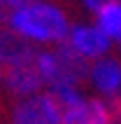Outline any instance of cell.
I'll use <instances>...</instances> for the list:
<instances>
[{
    "mask_svg": "<svg viewBox=\"0 0 121 124\" xmlns=\"http://www.w3.org/2000/svg\"><path fill=\"white\" fill-rule=\"evenodd\" d=\"M77 59L86 63H93L102 56L112 54V42L100 28L95 26V21H72V28L67 33L65 42H63Z\"/></svg>",
    "mask_w": 121,
    "mask_h": 124,
    "instance_id": "obj_4",
    "label": "cell"
},
{
    "mask_svg": "<svg viewBox=\"0 0 121 124\" xmlns=\"http://www.w3.org/2000/svg\"><path fill=\"white\" fill-rule=\"evenodd\" d=\"M63 110V124H121V103H109L79 87L51 91Z\"/></svg>",
    "mask_w": 121,
    "mask_h": 124,
    "instance_id": "obj_2",
    "label": "cell"
},
{
    "mask_svg": "<svg viewBox=\"0 0 121 124\" xmlns=\"http://www.w3.org/2000/svg\"><path fill=\"white\" fill-rule=\"evenodd\" d=\"M33 52H35L33 47H28L26 42H21L14 33H9L0 23V66L2 68L21 61V59H26V56H30Z\"/></svg>",
    "mask_w": 121,
    "mask_h": 124,
    "instance_id": "obj_9",
    "label": "cell"
},
{
    "mask_svg": "<svg viewBox=\"0 0 121 124\" xmlns=\"http://www.w3.org/2000/svg\"><path fill=\"white\" fill-rule=\"evenodd\" d=\"M37 68L47 91L65 89V87L81 89V84L86 82L88 63L77 59L65 45H60L54 49H37Z\"/></svg>",
    "mask_w": 121,
    "mask_h": 124,
    "instance_id": "obj_3",
    "label": "cell"
},
{
    "mask_svg": "<svg viewBox=\"0 0 121 124\" xmlns=\"http://www.w3.org/2000/svg\"><path fill=\"white\" fill-rule=\"evenodd\" d=\"M0 91H5V68L0 66Z\"/></svg>",
    "mask_w": 121,
    "mask_h": 124,
    "instance_id": "obj_12",
    "label": "cell"
},
{
    "mask_svg": "<svg viewBox=\"0 0 121 124\" xmlns=\"http://www.w3.org/2000/svg\"><path fill=\"white\" fill-rule=\"evenodd\" d=\"M9 124H63V110L51 91H40L14 101Z\"/></svg>",
    "mask_w": 121,
    "mask_h": 124,
    "instance_id": "obj_5",
    "label": "cell"
},
{
    "mask_svg": "<svg viewBox=\"0 0 121 124\" xmlns=\"http://www.w3.org/2000/svg\"><path fill=\"white\" fill-rule=\"evenodd\" d=\"M2 26L33 49H54L65 42L72 16L58 0H33L14 7Z\"/></svg>",
    "mask_w": 121,
    "mask_h": 124,
    "instance_id": "obj_1",
    "label": "cell"
},
{
    "mask_svg": "<svg viewBox=\"0 0 121 124\" xmlns=\"http://www.w3.org/2000/svg\"><path fill=\"white\" fill-rule=\"evenodd\" d=\"M93 21L114 47L121 45V0H109L102 9L93 14Z\"/></svg>",
    "mask_w": 121,
    "mask_h": 124,
    "instance_id": "obj_8",
    "label": "cell"
},
{
    "mask_svg": "<svg viewBox=\"0 0 121 124\" xmlns=\"http://www.w3.org/2000/svg\"><path fill=\"white\" fill-rule=\"evenodd\" d=\"M5 91L14 101L47 91L44 82H42V75H40V68H37V49L30 56L5 68Z\"/></svg>",
    "mask_w": 121,
    "mask_h": 124,
    "instance_id": "obj_7",
    "label": "cell"
},
{
    "mask_svg": "<svg viewBox=\"0 0 121 124\" xmlns=\"http://www.w3.org/2000/svg\"><path fill=\"white\" fill-rule=\"evenodd\" d=\"M86 84L93 96L109 103H121V59L116 54H107L88 63Z\"/></svg>",
    "mask_w": 121,
    "mask_h": 124,
    "instance_id": "obj_6",
    "label": "cell"
},
{
    "mask_svg": "<svg viewBox=\"0 0 121 124\" xmlns=\"http://www.w3.org/2000/svg\"><path fill=\"white\" fill-rule=\"evenodd\" d=\"M23 2H33V0H0V23L5 21V16L12 12L14 7L23 5Z\"/></svg>",
    "mask_w": 121,
    "mask_h": 124,
    "instance_id": "obj_11",
    "label": "cell"
},
{
    "mask_svg": "<svg viewBox=\"0 0 121 124\" xmlns=\"http://www.w3.org/2000/svg\"><path fill=\"white\" fill-rule=\"evenodd\" d=\"M116 56L121 59V45H116Z\"/></svg>",
    "mask_w": 121,
    "mask_h": 124,
    "instance_id": "obj_13",
    "label": "cell"
},
{
    "mask_svg": "<svg viewBox=\"0 0 121 124\" xmlns=\"http://www.w3.org/2000/svg\"><path fill=\"white\" fill-rule=\"evenodd\" d=\"M107 2H109V0H77V5H79L84 12H88L91 16H93L98 9H102V7L107 5Z\"/></svg>",
    "mask_w": 121,
    "mask_h": 124,
    "instance_id": "obj_10",
    "label": "cell"
}]
</instances>
